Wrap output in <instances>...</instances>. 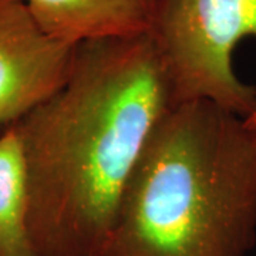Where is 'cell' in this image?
<instances>
[{
	"label": "cell",
	"mask_w": 256,
	"mask_h": 256,
	"mask_svg": "<svg viewBox=\"0 0 256 256\" xmlns=\"http://www.w3.org/2000/svg\"><path fill=\"white\" fill-rule=\"evenodd\" d=\"M172 106L150 32L77 44L67 82L14 124L38 256H100L128 181Z\"/></svg>",
	"instance_id": "cell-1"
},
{
	"label": "cell",
	"mask_w": 256,
	"mask_h": 256,
	"mask_svg": "<svg viewBox=\"0 0 256 256\" xmlns=\"http://www.w3.org/2000/svg\"><path fill=\"white\" fill-rule=\"evenodd\" d=\"M256 245V130L210 101L154 130L100 256H248Z\"/></svg>",
	"instance_id": "cell-2"
},
{
	"label": "cell",
	"mask_w": 256,
	"mask_h": 256,
	"mask_svg": "<svg viewBox=\"0 0 256 256\" xmlns=\"http://www.w3.org/2000/svg\"><path fill=\"white\" fill-rule=\"evenodd\" d=\"M174 104L210 101L248 117L256 87L232 63L239 43L256 38V0H156L150 28Z\"/></svg>",
	"instance_id": "cell-3"
},
{
	"label": "cell",
	"mask_w": 256,
	"mask_h": 256,
	"mask_svg": "<svg viewBox=\"0 0 256 256\" xmlns=\"http://www.w3.org/2000/svg\"><path fill=\"white\" fill-rule=\"evenodd\" d=\"M76 47L47 33L26 0H0V131L63 87Z\"/></svg>",
	"instance_id": "cell-4"
},
{
	"label": "cell",
	"mask_w": 256,
	"mask_h": 256,
	"mask_svg": "<svg viewBox=\"0 0 256 256\" xmlns=\"http://www.w3.org/2000/svg\"><path fill=\"white\" fill-rule=\"evenodd\" d=\"M47 33L66 43L128 37L151 28L156 0H26Z\"/></svg>",
	"instance_id": "cell-5"
},
{
	"label": "cell",
	"mask_w": 256,
	"mask_h": 256,
	"mask_svg": "<svg viewBox=\"0 0 256 256\" xmlns=\"http://www.w3.org/2000/svg\"><path fill=\"white\" fill-rule=\"evenodd\" d=\"M0 256H38L28 229L26 170L14 126L0 134Z\"/></svg>",
	"instance_id": "cell-6"
},
{
	"label": "cell",
	"mask_w": 256,
	"mask_h": 256,
	"mask_svg": "<svg viewBox=\"0 0 256 256\" xmlns=\"http://www.w3.org/2000/svg\"><path fill=\"white\" fill-rule=\"evenodd\" d=\"M245 121H246V124L250 128H254L256 130V101H255V106H254V108L250 111V114L245 117Z\"/></svg>",
	"instance_id": "cell-7"
}]
</instances>
